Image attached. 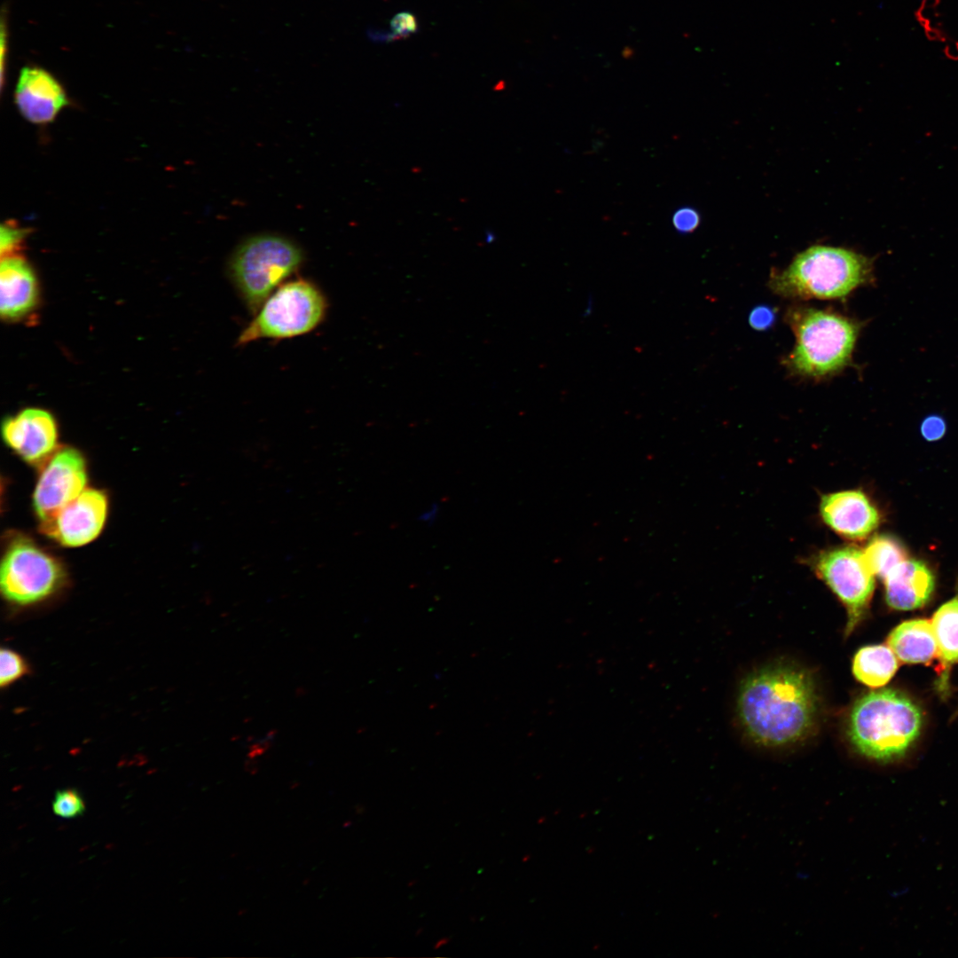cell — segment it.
Masks as SVG:
<instances>
[{
  "label": "cell",
  "instance_id": "1",
  "mask_svg": "<svg viewBox=\"0 0 958 958\" xmlns=\"http://www.w3.org/2000/svg\"><path fill=\"white\" fill-rule=\"evenodd\" d=\"M815 703L807 674L792 668H770L745 681L739 697V714L756 742L781 746L796 742L808 732Z\"/></svg>",
  "mask_w": 958,
  "mask_h": 958
},
{
  "label": "cell",
  "instance_id": "2",
  "mask_svg": "<svg viewBox=\"0 0 958 958\" xmlns=\"http://www.w3.org/2000/svg\"><path fill=\"white\" fill-rule=\"evenodd\" d=\"M923 713L903 693L891 688L871 691L853 705L849 739L868 759L887 764L906 756L921 734Z\"/></svg>",
  "mask_w": 958,
  "mask_h": 958
},
{
  "label": "cell",
  "instance_id": "3",
  "mask_svg": "<svg viewBox=\"0 0 958 958\" xmlns=\"http://www.w3.org/2000/svg\"><path fill=\"white\" fill-rule=\"evenodd\" d=\"M874 261L853 250L815 245L797 254L782 271H773L771 290L784 298L842 299L874 280Z\"/></svg>",
  "mask_w": 958,
  "mask_h": 958
},
{
  "label": "cell",
  "instance_id": "4",
  "mask_svg": "<svg viewBox=\"0 0 958 958\" xmlns=\"http://www.w3.org/2000/svg\"><path fill=\"white\" fill-rule=\"evenodd\" d=\"M795 345L783 363L797 376L823 379L852 362L860 322L830 310L797 306L786 313Z\"/></svg>",
  "mask_w": 958,
  "mask_h": 958
},
{
  "label": "cell",
  "instance_id": "5",
  "mask_svg": "<svg viewBox=\"0 0 958 958\" xmlns=\"http://www.w3.org/2000/svg\"><path fill=\"white\" fill-rule=\"evenodd\" d=\"M302 262L303 254L293 241L279 235L260 234L236 247L229 260L228 273L244 303L255 313Z\"/></svg>",
  "mask_w": 958,
  "mask_h": 958
},
{
  "label": "cell",
  "instance_id": "6",
  "mask_svg": "<svg viewBox=\"0 0 958 958\" xmlns=\"http://www.w3.org/2000/svg\"><path fill=\"white\" fill-rule=\"evenodd\" d=\"M327 302L312 281L295 279L280 285L242 330L237 343L260 339H286L314 330L325 318Z\"/></svg>",
  "mask_w": 958,
  "mask_h": 958
},
{
  "label": "cell",
  "instance_id": "7",
  "mask_svg": "<svg viewBox=\"0 0 958 958\" xmlns=\"http://www.w3.org/2000/svg\"><path fill=\"white\" fill-rule=\"evenodd\" d=\"M61 564L31 539L17 536L8 543L0 569L4 598L14 604L40 602L64 585Z\"/></svg>",
  "mask_w": 958,
  "mask_h": 958
},
{
  "label": "cell",
  "instance_id": "8",
  "mask_svg": "<svg viewBox=\"0 0 958 958\" xmlns=\"http://www.w3.org/2000/svg\"><path fill=\"white\" fill-rule=\"evenodd\" d=\"M816 574L845 606L851 633L862 618L875 588V575L863 551L853 546H838L823 551L813 560Z\"/></svg>",
  "mask_w": 958,
  "mask_h": 958
},
{
  "label": "cell",
  "instance_id": "9",
  "mask_svg": "<svg viewBox=\"0 0 958 958\" xmlns=\"http://www.w3.org/2000/svg\"><path fill=\"white\" fill-rule=\"evenodd\" d=\"M86 482L82 455L71 447L57 449L43 465L33 496L40 521L49 519L77 498L85 490Z\"/></svg>",
  "mask_w": 958,
  "mask_h": 958
},
{
  "label": "cell",
  "instance_id": "10",
  "mask_svg": "<svg viewBox=\"0 0 958 958\" xmlns=\"http://www.w3.org/2000/svg\"><path fill=\"white\" fill-rule=\"evenodd\" d=\"M106 512V494L98 490L85 489L54 515L41 522L40 530L63 546H81L98 536Z\"/></svg>",
  "mask_w": 958,
  "mask_h": 958
},
{
  "label": "cell",
  "instance_id": "11",
  "mask_svg": "<svg viewBox=\"0 0 958 958\" xmlns=\"http://www.w3.org/2000/svg\"><path fill=\"white\" fill-rule=\"evenodd\" d=\"M2 436L6 444L25 461L43 466L57 451L55 419L40 408H27L5 419Z\"/></svg>",
  "mask_w": 958,
  "mask_h": 958
},
{
  "label": "cell",
  "instance_id": "12",
  "mask_svg": "<svg viewBox=\"0 0 958 958\" xmlns=\"http://www.w3.org/2000/svg\"><path fill=\"white\" fill-rule=\"evenodd\" d=\"M15 103L29 122L43 124L51 122L68 104L64 88L48 71L39 67L20 70L15 89Z\"/></svg>",
  "mask_w": 958,
  "mask_h": 958
},
{
  "label": "cell",
  "instance_id": "13",
  "mask_svg": "<svg viewBox=\"0 0 958 958\" xmlns=\"http://www.w3.org/2000/svg\"><path fill=\"white\" fill-rule=\"evenodd\" d=\"M820 513L823 522L849 539L868 536L879 523V514L860 491L849 490L822 496Z\"/></svg>",
  "mask_w": 958,
  "mask_h": 958
},
{
  "label": "cell",
  "instance_id": "14",
  "mask_svg": "<svg viewBox=\"0 0 958 958\" xmlns=\"http://www.w3.org/2000/svg\"><path fill=\"white\" fill-rule=\"evenodd\" d=\"M1 316L6 320H18L35 308L38 283L33 269L20 256L3 258L0 267Z\"/></svg>",
  "mask_w": 958,
  "mask_h": 958
},
{
  "label": "cell",
  "instance_id": "15",
  "mask_svg": "<svg viewBox=\"0 0 958 958\" xmlns=\"http://www.w3.org/2000/svg\"><path fill=\"white\" fill-rule=\"evenodd\" d=\"M883 581L887 604L899 610L922 608L931 599L935 587L931 571L915 560H906Z\"/></svg>",
  "mask_w": 958,
  "mask_h": 958
},
{
  "label": "cell",
  "instance_id": "16",
  "mask_svg": "<svg viewBox=\"0 0 958 958\" xmlns=\"http://www.w3.org/2000/svg\"><path fill=\"white\" fill-rule=\"evenodd\" d=\"M888 646L903 663H927L938 653L931 622L914 619L901 623L888 636Z\"/></svg>",
  "mask_w": 958,
  "mask_h": 958
},
{
  "label": "cell",
  "instance_id": "17",
  "mask_svg": "<svg viewBox=\"0 0 958 958\" xmlns=\"http://www.w3.org/2000/svg\"><path fill=\"white\" fill-rule=\"evenodd\" d=\"M898 661L890 647L867 646L854 656L852 671L856 679L870 687L885 685L895 674Z\"/></svg>",
  "mask_w": 958,
  "mask_h": 958
},
{
  "label": "cell",
  "instance_id": "18",
  "mask_svg": "<svg viewBox=\"0 0 958 958\" xmlns=\"http://www.w3.org/2000/svg\"><path fill=\"white\" fill-rule=\"evenodd\" d=\"M931 625L939 659L945 664L958 662V597L946 602L935 612Z\"/></svg>",
  "mask_w": 958,
  "mask_h": 958
},
{
  "label": "cell",
  "instance_id": "19",
  "mask_svg": "<svg viewBox=\"0 0 958 958\" xmlns=\"http://www.w3.org/2000/svg\"><path fill=\"white\" fill-rule=\"evenodd\" d=\"M865 560L874 573L883 580L907 559L901 544L886 535L874 537L863 551Z\"/></svg>",
  "mask_w": 958,
  "mask_h": 958
},
{
  "label": "cell",
  "instance_id": "20",
  "mask_svg": "<svg viewBox=\"0 0 958 958\" xmlns=\"http://www.w3.org/2000/svg\"><path fill=\"white\" fill-rule=\"evenodd\" d=\"M55 815L64 819H73L83 814L85 805L82 797L75 789L58 790L51 804Z\"/></svg>",
  "mask_w": 958,
  "mask_h": 958
},
{
  "label": "cell",
  "instance_id": "21",
  "mask_svg": "<svg viewBox=\"0 0 958 958\" xmlns=\"http://www.w3.org/2000/svg\"><path fill=\"white\" fill-rule=\"evenodd\" d=\"M0 684L7 687L28 672V665L17 652L3 648L0 652Z\"/></svg>",
  "mask_w": 958,
  "mask_h": 958
},
{
  "label": "cell",
  "instance_id": "22",
  "mask_svg": "<svg viewBox=\"0 0 958 958\" xmlns=\"http://www.w3.org/2000/svg\"><path fill=\"white\" fill-rule=\"evenodd\" d=\"M27 230L22 229L13 222H6L1 226L0 249L3 258L20 256Z\"/></svg>",
  "mask_w": 958,
  "mask_h": 958
},
{
  "label": "cell",
  "instance_id": "23",
  "mask_svg": "<svg viewBox=\"0 0 958 958\" xmlns=\"http://www.w3.org/2000/svg\"><path fill=\"white\" fill-rule=\"evenodd\" d=\"M389 26L397 39L410 36L419 30L417 19L410 12H401L397 13L390 20Z\"/></svg>",
  "mask_w": 958,
  "mask_h": 958
},
{
  "label": "cell",
  "instance_id": "24",
  "mask_svg": "<svg viewBox=\"0 0 958 958\" xmlns=\"http://www.w3.org/2000/svg\"><path fill=\"white\" fill-rule=\"evenodd\" d=\"M776 319V310L769 305H758L749 314L750 326L757 331H766Z\"/></svg>",
  "mask_w": 958,
  "mask_h": 958
},
{
  "label": "cell",
  "instance_id": "25",
  "mask_svg": "<svg viewBox=\"0 0 958 958\" xmlns=\"http://www.w3.org/2000/svg\"><path fill=\"white\" fill-rule=\"evenodd\" d=\"M672 224L679 232H692L700 224V216L694 208L685 207L674 213Z\"/></svg>",
  "mask_w": 958,
  "mask_h": 958
},
{
  "label": "cell",
  "instance_id": "26",
  "mask_svg": "<svg viewBox=\"0 0 958 958\" xmlns=\"http://www.w3.org/2000/svg\"><path fill=\"white\" fill-rule=\"evenodd\" d=\"M921 432L926 440H938L946 432V423L944 420L938 416L928 417L922 423Z\"/></svg>",
  "mask_w": 958,
  "mask_h": 958
},
{
  "label": "cell",
  "instance_id": "27",
  "mask_svg": "<svg viewBox=\"0 0 958 958\" xmlns=\"http://www.w3.org/2000/svg\"><path fill=\"white\" fill-rule=\"evenodd\" d=\"M438 514L439 505L437 503H433L427 510H425L419 515L418 520L420 522L426 523L427 525L430 526L435 523Z\"/></svg>",
  "mask_w": 958,
  "mask_h": 958
},
{
  "label": "cell",
  "instance_id": "28",
  "mask_svg": "<svg viewBox=\"0 0 958 958\" xmlns=\"http://www.w3.org/2000/svg\"><path fill=\"white\" fill-rule=\"evenodd\" d=\"M271 739V736L268 735L262 742H258L253 744L250 747L249 752H248L249 759H255L256 757H258L259 755H262L263 752H265L268 750V748L270 747V745H271V742H270Z\"/></svg>",
  "mask_w": 958,
  "mask_h": 958
},
{
  "label": "cell",
  "instance_id": "29",
  "mask_svg": "<svg viewBox=\"0 0 958 958\" xmlns=\"http://www.w3.org/2000/svg\"><path fill=\"white\" fill-rule=\"evenodd\" d=\"M924 34L930 41L946 42L947 39L946 35L942 29L932 25L924 28Z\"/></svg>",
  "mask_w": 958,
  "mask_h": 958
},
{
  "label": "cell",
  "instance_id": "30",
  "mask_svg": "<svg viewBox=\"0 0 958 958\" xmlns=\"http://www.w3.org/2000/svg\"><path fill=\"white\" fill-rule=\"evenodd\" d=\"M368 36L370 39L376 42H392L397 40L392 32L390 33L383 30L370 29L368 30Z\"/></svg>",
  "mask_w": 958,
  "mask_h": 958
},
{
  "label": "cell",
  "instance_id": "31",
  "mask_svg": "<svg viewBox=\"0 0 958 958\" xmlns=\"http://www.w3.org/2000/svg\"><path fill=\"white\" fill-rule=\"evenodd\" d=\"M945 56L952 60H958V41L946 43L944 48Z\"/></svg>",
  "mask_w": 958,
  "mask_h": 958
},
{
  "label": "cell",
  "instance_id": "32",
  "mask_svg": "<svg viewBox=\"0 0 958 958\" xmlns=\"http://www.w3.org/2000/svg\"><path fill=\"white\" fill-rule=\"evenodd\" d=\"M941 0H922L921 5L927 8H938Z\"/></svg>",
  "mask_w": 958,
  "mask_h": 958
}]
</instances>
